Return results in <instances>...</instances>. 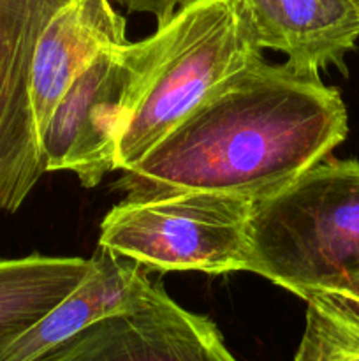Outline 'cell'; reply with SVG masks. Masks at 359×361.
Listing matches in <instances>:
<instances>
[{
  "mask_svg": "<svg viewBox=\"0 0 359 361\" xmlns=\"http://www.w3.org/2000/svg\"><path fill=\"white\" fill-rule=\"evenodd\" d=\"M354 2H355V4H358V6H359V0H354Z\"/></svg>",
  "mask_w": 359,
  "mask_h": 361,
  "instance_id": "15",
  "label": "cell"
},
{
  "mask_svg": "<svg viewBox=\"0 0 359 361\" xmlns=\"http://www.w3.org/2000/svg\"><path fill=\"white\" fill-rule=\"evenodd\" d=\"M168 44V28L99 53L73 81L41 133L46 171H73L95 187L116 169L120 140L129 127Z\"/></svg>",
  "mask_w": 359,
  "mask_h": 361,
  "instance_id": "4",
  "label": "cell"
},
{
  "mask_svg": "<svg viewBox=\"0 0 359 361\" xmlns=\"http://www.w3.org/2000/svg\"><path fill=\"white\" fill-rule=\"evenodd\" d=\"M83 282L20 334L0 341V361H42L104 317L129 312L162 289L136 261L99 247Z\"/></svg>",
  "mask_w": 359,
  "mask_h": 361,
  "instance_id": "7",
  "label": "cell"
},
{
  "mask_svg": "<svg viewBox=\"0 0 359 361\" xmlns=\"http://www.w3.org/2000/svg\"><path fill=\"white\" fill-rule=\"evenodd\" d=\"M248 270L305 298L359 274V161H320L252 204Z\"/></svg>",
  "mask_w": 359,
  "mask_h": 361,
  "instance_id": "2",
  "label": "cell"
},
{
  "mask_svg": "<svg viewBox=\"0 0 359 361\" xmlns=\"http://www.w3.org/2000/svg\"><path fill=\"white\" fill-rule=\"evenodd\" d=\"M132 13L151 14L157 20V25H164L172 18V14L189 4L190 0H116Z\"/></svg>",
  "mask_w": 359,
  "mask_h": 361,
  "instance_id": "13",
  "label": "cell"
},
{
  "mask_svg": "<svg viewBox=\"0 0 359 361\" xmlns=\"http://www.w3.org/2000/svg\"><path fill=\"white\" fill-rule=\"evenodd\" d=\"M42 361H238L217 324L164 289L137 309L97 321Z\"/></svg>",
  "mask_w": 359,
  "mask_h": 361,
  "instance_id": "6",
  "label": "cell"
},
{
  "mask_svg": "<svg viewBox=\"0 0 359 361\" xmlns=\"http://www.w3.org/2000/svg\"><path fill=\"white\" fill-rule=\"evenodd\" d=\"M308 298L324 300L329 305L336 307L338 310L359 321V274L351 279H345L338 284L315 289V291L308 293L303 300Z\"/></svg>",
  "mask_w": 359,
  "mask_h": 361,
  "instance_id": "12",
  "label": "cell"
},
{
  "mask_svg": "<svg viewBox=\"0 0 359 361\" xmlns=\"http://www.w3.org/2000/svg\"><path fill=\"white\" fill-rule=\"evenodd\" d=\"M69 0H0L2 11H21V13H37L53 16L56 11Z\"/></svg>",
  "mask_w": 359,
  "mask_h": 361,
  "instance_id": "14",
  "label": "cell"
},
{
  "mask_svg": "<svg viewBox=\"0 0 359 361\" xmlns=\"http://www.w3.org/2000/svg\"><path fill=\"white\" fill-rule=\"evenodd\" d=\"M92 259L34 256L0 259V341L20 334L90 274Z\"/></svg>",
  "mask_w": 359,
  "mask_h": 361,
  "instance_id": "10",
  "label": "cell"
},
{
  "mask_svg": "<svg viewBox=\"0 0 359 361\" xmlns=\"http://www.w3.org/2000/svg\"><path fill=\"white\" fill-rule=\"evenodd\" d=\"M252 204L208 192L125 197L102 221L99 247L148 271H246Z\"/></svg>",
  "mask_w": 359,
  "mask_h": 361,
  "instance_id": "5",
  "label": "cell"
},
{
  "mask_svg": "<svg viewBox=\"0 0 359 361\" xmlns=\"http://www.w3.org/2000/svg\"><path fill=\"white\" fill-rule=\"evenodd\" d=\"M305 302V331L292 361H359V321L320 298Z\"/></svg>",
  "mask_w": 359,
  "mask_h": 361,
  "instance_id": "11",
  "label": "cell"
},
{
  "mask_svg": "<svg viewBox=\"0 0 359 361\" xmlns=\"http://www.w3.org/2000/svg\"><path fill=\"white\" fill-rule=\"evenodd\" d=\"M164 25V55L116 152L122 171L132 169L218 83L263 59L238 0H190Z\"/></svg>",
  "mask_w": 359,
  "mask_h": 361,
  "instance_id": "3",
  "label": "cell"
},
{
  "mask_svg": "<svg viewBox=\"0 0 359 361\" xmlns=\"http://www.w3.org/2000/svg\"><path fill=\"white\" fill-rule=\"evenodd\" d=\"M250 37L260 49H277L301 73L319 74L344 59L359 39L354 0H238Z\"/></svg>",
  "mask_w": 359,
  "mask_h": 361,
  "instance_id": "8",
  "label": "cell"
},
{
  "mask_svg": "<svg viewBox=\"0 0 359 361\" xmlns=\"http://www.w3.org/2000/svg\"><path fill=\"white\" fill-rule=\"evenodd\" d=\"M125 32V20L109 0H69L48 21L35 46L28 87L39 143L67 88L99 53L127 44Z\"/></svg>",
  "mask_w": 359,
  "mask_h": 361,
  "instance_id": "9",
  "label": "cell"
},
{
  "mask_svg": "<svg viewBox=\"0 0 359 361\" xmlns=\"http://www.w3.org/2000/svg\"><path fill=\"white\" fill-rule=\"evenodd\" d=\"M347 130L338 88L260 59L208 92L118 187L129 200L208 192L257 203L324 161Z\"/></svg>",
  "mask_w": 359,
  "mask_h": 361,
  "instance_id": "1",
  "label": "cell"
}]
</instances>
